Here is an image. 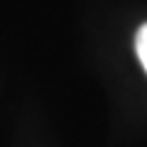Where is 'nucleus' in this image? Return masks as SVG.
I'll list each match as a JSON object with an SVG mask.
<instances>
[{
  "mask_svg": "<svg viewBox=\"0 0 147 147\" xmlns=\"http://www.w3.org/2000/svg\"><path fill=\"white\" fill-rule=\"evenodd\" d=\"M135 52L137 57H140V64L142 69L147 71V22L137 30V37H135Z\"/></svg>",
  "mask_w": 147,
  "mask_h": 147,
  "instance_id": "obj_1",
  "label": "nucleus"
}]
</instances>
